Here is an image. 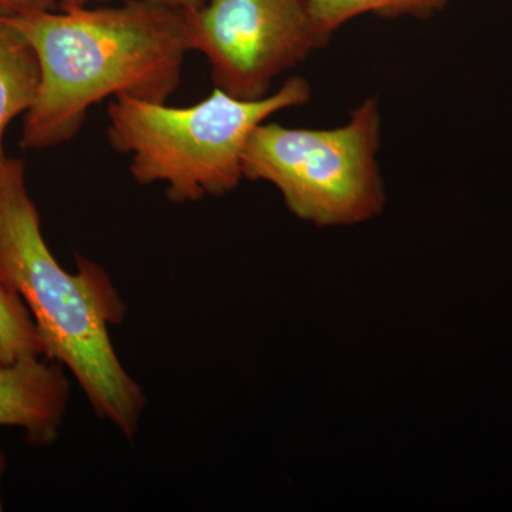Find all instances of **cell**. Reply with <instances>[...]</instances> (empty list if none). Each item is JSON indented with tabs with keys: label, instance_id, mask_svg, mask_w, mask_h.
Listing matches in <instances>:
<instances>
[{
	"label": "cell",
	"instance_id": "cell-1",
	"mask_svg": "<svg viewBox=\"0 0 512 512\" xmlns=\"http://www.w3.org/2000/svg\"><path fill=\"white\" fill-rule=\"evenodd\" d=\"M187 15L188 9L156 0H126L9 16L40 67L39 93L23 116L22 146L46 150L73 140L87 111L107 97L167 103L191 52Z\"/></svg>",
	"mask_w": 512,
	"mask_h": 512
},
{
	"label": "cell",
	"instance_id": "cell-2",
	"mask_svg": "<svg viewBox=\"0 0 512 512\" xmlns=\"http://www.w3.org/2000/svg\"><path fill=\"white\" fill-rule=\"evenodd\" d=\"M64 271L47 247L26 185L25 164L0 165V276L22 296L39 330L46 359L66 366L100 419L133 439L146 396L111 343L109 326L126 315L103 268L82 256Z\"/></svg>",
	"mask_w": 512,
	"mask_h": 512
},
{
	"label": "cell",
	"instance_id": "cell-3",
	"mask_svg": "<svg viewBox=\"0 0 512 512\" xmlns=\"http://www.w3.org/2000/svg\"><path fill=\"white\" fill-rule=\"evenodd\" d=\"M311 97V84L299 76L258 100L238 99L217 87L187 107L120 96L107 109V140L130 157L134 181L164 184L175 204L222 197L245 178L244 153L255 128Z\"/></svg>",
	"mask_w": 512,
	"mask_h": 512
},
{
	"label": "cell",
	"instance_id": "cell-4",
	"mask_svg": "<svg viewBox=\"0 0 512 512\" xmlns=\"http://www.w3.org/2000/svg\"><path fill=\"white\" fill-rule=\"evenodd\" d=\"M380 147L379 100L369 97L339 127L298 128L265 121L249 137L244 177L274 185L299 220L320 228L349 227L383 211Z\"/></svg>",
	"mask_w": 512,
	"mask_h": 512
},
{
	"label": "cell",
	"instance_id": "cell-5",
	"mask_svg": "<svg viewBox=\"0 0 512 512\" xmlns=\"http://www.w3.org/2000/svg\"><path fill=\"white\" fill-rule=\"evenodd\" d=\"M191 52L207 57L217 89L238 99L271 94L272 83L329 42L306 0H210L188 9Z\"/></svg>",
	"mask_w": 512,
	"mask_h": 512
},
{
	"label": "cell",
	"instance_id": "cell-6",
	"mask_svg": "<svg viewBox=\"0 0 512 512\" xmlns=\"http://www.w3.org/2000/svg\"><path fill=\"white\" fill-rule=\"evenodd\" d=\"M70 399L62 365L37 357L0 363V427H16L33 444L57 439Z\"/></svg>",
	"mask_w": 512,
	"mask_h": 512
},
{
	"label": "cell",
	"instance_id": "cell-7",
	"mask_svg": "<svg viewBox=\"0 0 512 512\" xmlns=\"http://www.w3.org/2000/svg\"><path fill=\"white\" fill-rule=\"evenodd\" d=\"M40 67L35 49L8 18L0 16V165L5 163L6 130L35 103Z\"/></svg>",
	"mask_w": 512,
	"mask_h": 512
},
{
	"label": "cell",
	"instance_id": "cell-8",
	"mask_svg": "<svg viewBox=\"0 0 512 512\" xmlns=\"http://www.w3.org/2000/svg\"><path fill=\"white\" fill-rule=\"evenodd\" d=\"M453 0H306L316 28L326 39L365 15L383 19H426L446 9Z\"/></svg>",
	"mask_w": 512,
	"mask_h": 512
},
{
	"label": "cell",
	"instance_id": "cell-9",
	"mask_svg": "<svg viewBox=\"0 0 512 512\" xmlns=\"http://www.w3.org/2000/svg\"><path fill=\"white\" fill-rule=\"evenodd\" d=\"M45 357L42 338L22 296L0 276V363Z\"/></svg>",
	"mask_w": 512,
	"mask_h": 512
},
{
	"label": "cell",
	"instance_id": "cell-10",
	"mask_svg": "<svg viewBox=\"0 0 512 512\" xmlns=\"http://www.w3.org/2000/svg\"><path fill=\"white\" fill-rule=\"evenodd\" d=\"M56 9L53 0H0V16H16L33 10Z\"/></svg>",
	"mask_w": 512,
	"mask_h": 512
},
{
	"label": "cell",
	"instance_id": "cell-11",
	"mask_svg": "<svg viewBox=\"0 0 512 512\" xmlns=\"http://www.w3.org/2000/svg\"><path fill=\"white\" fill-rule=\"evenodd\" d=\"M56 8L76 9V8H87L90 3L96 2H107V0H53ZM156 2L165 3V5L174 6V8L181 9H197L204 5L207 0H156Z\"/></svg>",
	"mask_w": 512,
	"mask_h": 512
},
{
	"label": "cell",
	"instance_id": "cell-12",
	"mask_svg": "<svg viewBox=\"0 0 512 512\" xmlns=\"http://www.w3.org/2000/svg\"><path fill=\"white\" fill-rule=\"evenodd\" d=\"M6 468V460L5 457H3V454L0 453V480H2L3 473H5ZM2 498H0V511L3 510L2 508Z\"/></svg>",
	"mask_w": 512,
	"mask_h": 512
}]
</instances>
